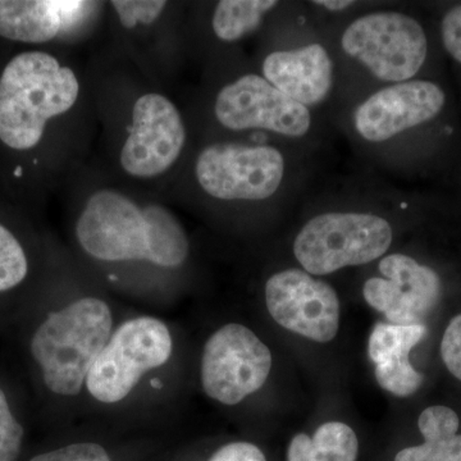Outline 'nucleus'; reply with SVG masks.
I'll use <instances>...</instances> for the list:
<instances>
[{"mask_svg": "<svg viewBox=\"0 0 461 461\" xmlns=\"http://www.w3.org/2000/svg\"><path fill=\"white\" fill-rule=\"evenodd\" d=\"M76 238L85 253L102 262L145 260L177 268L190 251L186 230L168 208L139 204L114 189L91 194L76 223Z\"/></svg>", "mask_w": 461, "mask_h": 461, "instance_id": "f257e3e1", "label": "nucleus"}, {"mask_svg": "<svg viewBox=\"0 0 461 461\" xmlns=\"http://www.w3.org/2000/svg\"><path fill=\"white\" fill-rule=\"evenodd\" d=\"M81 85L69 66L45 51L17 54L0 75V140L14 150L38 147L53 118L68 113Z\"/></svg>", "mask_w": 461, "mask_h": 461, "instance_id": "f03ea898", "label": "nucleus"}, {"mask_svg": "<svg viewBox=\"0 0 461 461\" xmlns=\"http://www.w3.org/2000/svg\"><path fill=\"white\" fill-rule=\"evenodd\" d=\"M113 317L107 303L83 297L48 315L32 339V354L51 393H80L91 366L112 336Z\"/></svg>", "mask_w": 461, "mask_h": 461, "instance_id": "7ed1b4c3", "label": "nucleus"}, {"mask_svg": "<svg viewBox=\"0 0 461 461\" xmlns=\"http://www.w3.org/2000/svg\"><path fill=\"white\" fill-rule=\"evenodd\" d=\"M393 242L387 220L359 212H329L312 218L297 233L294 254L305 272L330 275L384 256Z\"/></svg>", "mask_w": 461, "mask_h": 461, "instance_id": "20e7f679", "label": "nucleus"}, {"mask_svg": "<svg viewBox=\"0 0 461 461\" xmlns=\"http://www.w3.org/2000/svg\"><path fill=\"white\" fill-rule=\"evenodd\" d=\"M341 48L378 80L400 84L420 71L429 41L415 18L400 12H375L346 27Z\"/></svg>", "mask_w": 461, "mask_h": 461, "instance_id": "39448f33", "label": "nucleus"}, {"mask_svg": "<svg viewBox=\"0 0 461 461\" xmlns=\"http://www.w3.org/2000/svg\"><path fill=\"white\" fill-rule=\"evenodd\" d=\"M172 348L171 332L162 321L153 317L127 321L91 366L87 391L100 402L126 399L145 373L168 362Z\"/></svg>", "mask_w": 461, "mask_h": 461, "instance_id": "423d86ee", "label": "nucleus"}, {"mask_svg": "<svg viewBox=\"0 0 461 461\" xmlns=\"http://www.w3.org/2000/svg\"><path fill=\"white\" fill-rule=\"evenodd\" d=\"M286 160L277 148L215 142L200 151L195 176L206 195L218 200L272 198L284 181Z\"/></svg>", "mask_w": 461, "mask_h": 461, "instance_id": "0eeeda50", "label": "nucleus"}, {"mask_svg": "<svg viewBox=\"0 0 461 461\" xmlns=\"http://www.w3.org/2000/svg\"><path fill=\"white\" fill-rule=\"evenodd\" d=\"M271 368V351L253 330L239 323L226 324L204 346L203 388L211 399L236 405L263 387Z\"/></svg>", "mask_w": 461, "mask_h": 461, "instance_id": "6e6552de", "label": "nucleus"}, {"mask_svg": "<svg viewBox=\"0 0 461 461\" xmlns=\"http://www.w3.org/2000/svg\"><path fill=\"white\" fill-rule=\"evenodd\" d=\"M186 138V126L175 103L163 94H142L133 103L120 165L131 177L156 178L176 165Z\"/></svg>", "mask_w": 461, "mask_h": 461, "instance_id": "1a4fd4ad", "label": "nucleus"}, {"mask_svg": "<svg viewBox=\"0 0 461 461\" xmlns=\"http://www.w3.org/2000/svg\"><path fill=\"white\" fill-rule=\"evenodd\" d=\"M218 122L232 131L266 130L302 138L311 130L309 108L288 98L263 76L244 75L221 89L214 103Z\"/></svg>", "mask_w": 461, "mask_h": 461, "instance_id": "9d476101", "label": "nucleus"}, {"mask_svg": "<svg viewBox=\"0 0 461 461\" xmlns=\"http://www.w3.org/2000/svg\"><path fill=\"white\" fill-rule=\"evenodd\" d=\"M266 303L273 320L291 332L321 344L338 335V294L311 273L295 268L276 273L267 281Z\"/></svg>", "mask_w": 461, "mask_h": 461, "instance_id": "9b49d317", "label": "nucleus"}, {"mask_svg": "<svg viewBox=\"0 0 461 461\" xmlns=\"http://www.w3.org/2000/svg\"><path fill=\"white\" fill-rule=\"evenodd\" d=\"M378 269L384 277L364 284L366 302L393 324L423 323L441 299L442 285L436 271L405 254L384 257Z\"/></svg>", "mask_w": 461, "mask_h": 461, "instance_id": "f8f14e48", "label": "nucleus"}, {"mask_svg": "<svg viewBox=\"0 0 461 461\" xmlns=\"http://www.w3.org/2000/svg\"><path fill=\"white\" fill-rule=\"evenodd\" d=\"M445 103V91L430 81L393 84L357 105L354 113L355 130L364 140L387 141L432 121L441 113Z\"/></svg>", "mask_w": 461, "mask_h": 461, "instance_id": "ddd939ff", "label": "nucleus"}, {"mask_svg": "<svg viewBox=\"0 0 461 461\" xmlns=\"http://www.w3.org/2000/svg\"><path fill=\"white\" fill-rule=\"evenodd\" d=\"M263 77L288 98L314 107L329 98L333 86L332 58L318 42L290 50H276L263 60Z\"/></svg>", "mask_w": 461, "mask_h": 461, "instance_id": "4468645a", "label": "nucleus"}, {"mask_svg": "<svg viewBox=\"0 0 461 461\" xmlns=\"http://www.w3.org/2000/svg\"><path fill=\"white\" fill-rule=\"evenodd\" d=\"M91 5L80 0H0V36L44 44L80 23Z\"/></svg>", "mask_w": 461, "mask_h": 461, "instance_id": "2eb2a0df", "label": "nucleus"}, {"mask_svg": "<svg viewBox=\"0 0 461 461\" xmlns=\"http://www.w3.org/2000/svg\"><path fill=\"white\" fill-rule=\"evenodd\" d=\"M423 324L399 326L379 323L369 339V357L375 364L379 386L396 396H411L420 390L423 375L412 368L409 354L426 335Z\"/></svg>", "mask_w": 461, "mask_h": 461, "instance_id": "dca6fc26", "label": "nucleus"}, {"mask_svg": "<svg viewBox=\"0 0 461 461\" xmlns=\"http://www.w3.org/2000/svg\"><path fill=\"white\" fill-rule=\"evenodd\" d=\"M276 0H222L215 5L212 27L220 41L235 42L257 32Z\"/></svg>", "mask_w": 461, "mask_h": 461, "instance_id": "f3484780", "label": "nucleus"}, {"mask_svg": "<svg viewBox=\"0 0 461 461\" xmlns=\"http://www.w3.org/2000/svg\"><path fill=\"white\" fill-rule=\"evenodd\" d=\"M459 417L447 406H429L421 412L420 429L424 444L405 448L396 455L395 461H437L445 446L459 429Z\"/></svg>", "mask_w": 461, "mask_h": 461, "instance_id": "a211bd4d", "label": "nucleus"}, {"mask_svg": "<svg viewBox=\"0 0 461 461\" xmlns=\"http://www.w3.org/2000/svg\"><path fill=\"white\" fill-rule=\"evenodd\" d=\"M311 451L314 461H355L359 444L350 427L330 421L315 430Z\"/></svg>", "mask_w": 461, "mask_h": 461, "instance_id": "6ab92c4d", "label": "nucleus"}, {"mask_svg": "<svg viewBox=\"0 0 461 461\" xmlns=\"http://www.w3.org/2000/svg\"><path fill=\"white\" fill-rule=\"evenodd\" d=\"M27 272L25 250L14 233L0 223V293L18 286L25 280Z\"/></svg>", "mask_w": 461, "mask_h": 461, "instance_id": "aec40b11", "label": "nucleus"}, {"mask_svg": "<svg viewBox=\"0 0 461 461\" xmlns=\"http://www.w3.org/2000/svg\"><path fill=\"white\" fill-rule=\"evenodd\" d=\"M124 29L150 26L162 16L168 3L163 0H113L111 3Z\"/></svg>", "mask_w": 461, "mask_h": 461, "instance_id": "412c9836", "label": "nucleus"}, {"mask_svg": "<svg viewBox=\"0 0 461 461\" xmlns=\"http://www.w3.org/2000/svg\"><path fill=\"white\" fill-rule=\"evenodd\" d=\"M23 429L9 409L7 397L0 388V461H14L23 446Z\"/></svg>", "mask_w": 461, "mask_h": 461, "instance_id": "4be33fe9", "label": "nucleus"}, {"mask_svg": "<svg viewBox=\"0 0 461 461\" xmlns=\"http://www.w3.org/2000/svg\"><path fill=\"white\" fill-rule=\"evenodd\" d=\"M30 461H111V457L102 446L83 442L38 455Z\"/></svg>", "mask_w": 461, "mask_h": 461, "instance_id": "5701e85b", "label": "nucleus"}, {"mask_svg": "<svg viewBox=\"0 0 461 461\" xmlns=\"http://www.w3.org/2000/svg\"><path fill=\"white\" fill-rule=\"evenodd\" d=\"M441 355L451 375L461 381V314L456 315L445 330Z\"/></svg>", "mask_w": 461, "mask_h": 461, "instance_id": "b1692460", "label": "nucleus"}, {"mask_svg": "<svg viewBox=\"0 0 461 461\" xmlns=\"http://www.w3.org/2000/svg\"><path fill=\"white\" fill-rule=\"evenodd\" d=\"M441 36L445 50L461 65V5L451 8L442 18Z\"/></svg>", "mask_w": 461, "mask_h": 461, "instance_id": "393cba45", "label": "nucleus"}, {"mask_svg": "<svg viewBox=\"0 0 461 461\" xmlns=\"http://www.w3.org/2000/svg\"><path fill=\"white\" fill-rule=\"evenodd\" d=\"M209 461H267L259 447L249 442L223 446Z\"/></svg>", "mask_w": 461, "mask_h": 461, "instance_id": "a878e982", "label": "nucleus"}, {"mask_svg": "<svg viewBox=\"0 0 461 461\" xmlns=\"http://www.w3.org/2000/svg\"><path fill=\"white\" fill-rule=\"evenodd\" d=\"M312 438L306 435H297L288 447L287 461H314L312 456Z\"/></svg>", "mask_w": 461, "mask_h": 461, "instance_id": "bb28decb", "label": "nucleus"}, {"mask_svg": "<svg viewBox=\"0 0 461 461\" xmlns=\"http://www.w3.org/2000/svg\"><path fill=\"white\" fill-rule=\"evenodd\" d=\"M437 461H461V435L453 437L447 442Z\"/></svg>", "mask_w": 461, "mask_h": 461, "instance_id": "cd10ccee", "label": "nucleus"}, {"mask_svg": "<svg viewBox=\"0 0 461 461\" xmlns=\"http://www.w3.org/2000/svg\"><path fill=\"white\" fill-rule=\"evenodd\" d=\"M313 5L330 12H341L353 7L355 2L353 0H317V2H313Z\"/></svg>", "mask_w": 461, "mask_h": 461, "instance_id": "c85d7f7f", "label": "nucleus"}]
</instances>
